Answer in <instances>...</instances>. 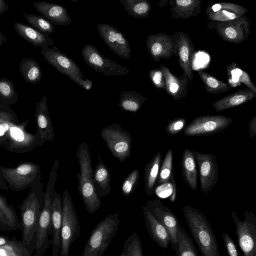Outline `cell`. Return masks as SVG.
<instances>
[{"label":"cell","mask_w":256,"mask_h":256,"mask_svg":"<svg viewBox=\"0 0 256 256\" xmlns=\"http://www.w3.org/2000/svg\"><path fill=\"white\" fill-rule=\"evenodd\" d=\"M232 119L222 115L202 116L194 119L186 128L184 134L202 136L223 131L232 123Z\"/></svg>","instance_id":"13"},{"label":"cell","mask_w":256,"mask_h":256,"mask_svg":"<svg viewBox=\"0 0 256 256\" xmlns=\"http://www.w3.org/2000/svg\"><path fill=\"white\" fill-rule=\"evenodd\" d=\"M14 29L21 38L35 46L42 48L54 44V41L50 36H46L26 24L16 22L14 24Z\"/></svg>","instance_id":"28"},{"label":"cell","mask_w":256,"mask_h":256,"mask_svg":"<svg viewBox=\"0 0 256 256\" xmlns=\"http://www.w3.org/2000/svg\"><path fill=\"white\" fill-rule=\"evenodd\" d=\"M100 135L112 156L123 162L130 156L132 138L120 124H113L103 128Z\"/></svg>","instance_id":"9"},{"label":"cell","mask_w":256,"mask_h":256,"mask_svg":"<svg viewBox=\"0 0 256 256\" xmlns=\"http://www.w3.org/2000/svg\"><path fill=\"white\" fill-rule=\"evenodd\" d=\"M222 236L228 256H240L235 243L230 235L226 233L223 232Z\"/></svg>","instance_id":"48"},{"label":"cell","mask_w":256,"mask_h":256,"mask_svg":"<svg viewBox=\"0 0 256 256\" xmlns=\"http://www.w3.org/2000/svg\"><path fill=\"white\" fill-rule=\"evenodd\" d=\"M244 220L236 212L231 214L236 226L238 244L244 256H256V214L252 211H245Z\"/></svg>","instance_id":"10"},{"label":"cell","mask_w":256,"mask_h":256,"mask_svg":"<svg viewBox=\"0 0 256 256\" xmlns=\"http://www.w3.org/2000/svg\"><path fill=\"white\" fill-rule=\"evenodd\" d=\"M8 238H9L8 236L0 234V246L4 245L8 241Z\"/></svg>","instance_id":"53"},{"label":"cell","mask_w":256,"mask_h":256,"mask_svg":"<svg viewBox=\"0 0 256 256\" xmlns=\"http://www.w3.org/2000/svg\"><path fill=\"white\" fill-rule=\"evenodd\" d=\"M0 188L4 190H7L9 188L6 182L1 175H0Z\"/></svg>","instance_id":"52"},{"label":"cell","mask_w":256,"mask_h":256,"mask_svg":"<svg viewBox=\"0 0 256 256\" xmlns=\"http://www.w3.org/2000/svg\"><path fill=\"white\" fill-rule=\"evenodd\" d=\"M82 55L86 64L94 70L106 76H126L130 73L128 68L103 56L96 47L91 44L85 45Z\"/></svg>","instance_id":"12"},{"label":"cell","mask_w":256,"mask_h":256,"mask_svg":"<svg viewBox=\"0 0 256 256\" xmlns=\"http://www.w3.org/2000/svg\"><path fill=\"white\" fill-rule=\"evenodd\" d=\"M201 0H170L172 18L186 20L196 16L201 12Z\"/></svg>","instance_id":"27"},{"label":"cell","mask_w":256,"mask_h":256,"mask_svg":"<svg viewBox=\"0 0 256 256\" xmlns=\"http://www.w3.org/2000/svg\"><path fill=\"white\" fill-rule=\"evenodd\" d=\"M8 4L3 0H0V15H2L8 9Z\"/></svg>","instance_id":"51"},{"label":"cell","mask_w":256,"mask_h":256,"mask_svg":"<svg viewBox=\"0 0 256 256\" xmlns=\"http://www.w3.org/2000/svg\"><path fill=\"white\" fill-rule=\"evenodd\" d=\"M22 14L34 28L45 36H50L54 32V24L43 16L26 12Z\"/></svg>","instance_id":"40"},{"label":"cell","mask_w":256,"mask_h":256,"mask_svg":"<svg viewBox=\"0 0 256 256\" xmlns=\"http://www.w3.org/2000/svg\"><path fill=\"white\" fill-rule=\"evenodd\" d=\"M249 138L256 136V114L248 122Z\"/></svg>","instance_id":"49"},{"label":"cell","mask_w":256,"mask_h":256,"mask_svg":"<svg viewBox=\"0 0 256 256\" xmlns=\"http://www.w3.org/2000/svg\"><path fill=\"white\" fill-rule=\"evenodd\" d=\"M194 151L184 149L181 162L182 173L185 182L194 190L198 188V171Z\"/></svg>","instance_id":"29"},{"label":"cell","mask_w":256,"mask_h":256,"mask_svg":"<svg viewBox=\"0 0 256 256\" xmlns=\"http://www.w3.org/2000/svg\"><path fill=\"white\" fill-rule=\"evenodd\" d=\"M120 222L118 213L109 214L92 231L81 256H102L116 236Z\"/></svg>","instance_id":"6"},{"label":"cell","mask_w":256,"mask_h":256,"mask_svg":"<svg viewBox=\"0 0 256 256\" xmlns=\"http://www.w3.org/2000/svg\"><path fill=\"white\" fill-rule=\"evenodd\" d=\"M76 156L80 169V173L76 174L78 180V192L87 212L92 214L100 208L101 200L96 194L94 184V170L86 142H82L79 145Z\"/></svg>","instance_id":"2"},{"label":"cell","mask_w":256,"mask_h":256,"mask_svg":"<svg viewBox=\"0 0 256 256\" xmlns=\"http://www.w3.org/2000/svg\"><path fill=\"white\" fill-rule=\"evenodd\" d=\"M61 246L58 256H69L70 246L80 234V224L72 198L65 188L62 196Z\"/></svg>","instance_id":"8"},{"label":"cell","mask_w":256,"mask_h":256,"mask_svg":"<svg viewBox=\"0 0 256 256\" xmlns=\"http://www.w3.org/2000/svg\"><path fill=\"white\" fill-rule=\"evenodd\" d=\"M0 256H32L31 252L21 240L8 238L7 242L0 246Z\"/></svg>","instance_id":"38"},{"label":"cell","mask_w":256,"mask_h":256,"mask_svg":"<svg viewBox=\"0 0 256 256\" xmlns=\"http://www.w3.org/2000/svg\"><path fill=\"white\" fill-rule=\"evenodd\" d=\"M28 120L19 122L10 106L0 104V146L8 151L22 154L38 146L36 134L26 130Z\"/></svg>","instance_id":"1"},{"label":"cell","mask_w":256,"mask_h":256,"mask_svg":"<svg viewBox=\"0 0 256 256\" xmlns=\"http://www.w3.org/2000/svg\"><path fill=\"white\" fill-rule=\"evenodd\" d=\"M178 56L179 64L184 72L192 82L193 80L192 62L194 54V44L188 34L178 32Z\"/></svg>","instance_id":"20"},{"label":"cell","mask_w":256,"mask_h":256,"mask_svg":"<svg viewBox=\"0 0 256 256\" xmlns=\"http://www.w3.org/2000/svg\"><path fill=\"white\" fill-rule=\"evenodd\" d=\"M145 224L152 239L160 247L168 248L170 238L168 230L151 213L146 206H142Z\"/></svg>","instance_id":"23"},{"label":"cell","mask_w":256,"mask_h":256,"mask_svg":"<svg viewBox=\"0 0 256 256\" xmlns=\"http://www.w3.org/2000/svg\"><path fill=\"white\" fill-rule=\"evenodd\" d=\"M18 100L13 82L6 78L0 80V104L10 106Z\"/></svg>","instance_id":"39"},{"label":"cell","mask_w":256,"mask_h":256,"mask_svg":"<svg viewBox=\"0 0 256 256\" xmlns=\"http://www.w3.org/2000/svg\"><path fill=\"white\" fill-rule=\"evenodd\" d=\"M33 6L42 16L53 24L66 26L72 22L66 9L60 4L37 2L33 3Z\"/></svg>","instance_id":"21"},{"label":"cell","mask_w":256,"mask_h":256,"mask_svg":"<svg viewBox=\"0 0 256 256\" xmlns=\"http://www.w3.org/2000/svg\"><path fill=\"white\" fill-rule=\"evenodd\" d=\"M178 39V32L174 35L164 33L148 35L146 44L150 56L156 62L170 58L174 54L177 56Z\"/></svg>","instance_id":"14"},{"label":"cell","mask_w":256,"mask_h":256,"mask_svg":"<svg viewBox=\"0 0 256 256\" xmlns=\"http://www.w3.org/2000/svg\"><path fill=\"white\" fill-rule=\"evenodd\" d=\"M256 98V92L246 88L234 92L218 100L212 105L217 112H222L244 104Z\"/></svg>","instance_id":"25"},{"label":"cell","mask_w":256,"mask_h":256,"mask_svg":"<svg viewBox=\"0 0 256 256\" xmlns=\"http://www.w3.org/2000/svg\"><path fill=\"white\" fill-rule=\"evenodd\" d=\"M120 256H125L122 252Z\"/></svg>","instance_id":"55"},{"label":"cell","mask_w":256,"mask_h":256,"mask_svg":"<svg viewBox=\"0 0 256 256\" xmlns=\"http://www.w3.org/2000/svg\"><path fill=\"white\" fill-rule=\"evenodd\" d=\"M139 170H132L126 178L122 186V192L126 196H130L134 191L139 180Z\"/></svg>","instance_id":"44"},{"label":"cell","mask_w":256,"mask_h":256,"mask_svg":"<svg viewBox=\"0 0 256 256\" xmlns=\"http://www.w3.org/2000/svg\"><path fill=\"white\" fill-rule=\"evenodd\" d=\"M170 182L172 184V194L170 197V200L172 202H174L176 198V184L174 178V175L172 176Z\"/></svg>","instance_id":"50"},{"label":"cell","mask_w":256,"mask_h":256,"mask_svg":"<svg viewBox=\"0 0 256 256\" xmlns=\"http://www.w3.org/2000/svg\"><path fill=\"white\" fill-rule=\"evenodd\" d=\"M44 184L41 182L31 188L30 192L19 206L20 210L21 241L28 248L37 230L44 207Z\"/></svg>","instance_id":"3"},{"label":"cell","mask_w":256,"mask_h":256,"mask_svg":"<svg viewBox=\"0 0 256 256\" xmlns=\"http://www.w3.org/2000/svg\"><path fill=\"white\" fill-rule=\"evenodd\" d=\"M41 52L47 62L60 73L67 76L72 81L84 78L78 66L56 46L42 47Z\"/></svg>","instance_id":"15"},{"label":"cell","mask_w":256,"mask_h":256,"mask_svg":"<svg viewBox=\"0 0 256 256\" xmlns=\"http://www.w3.org/2000/svg\"><path fill=\"white\" fill-rule=\"evenodd\" d=\"M192 236L202 256H220L212 229L204 214L190 206L182 209Z\"/></svg>","instance_id":"5"},{"label":"cell","mask_w":256,"mask_h":256,"mask_svg":"<svg viewBox=\"0 0 256 256\" xmlns=\"http://www.w3.org/2000/svg\"><path fill=\"white\" fill-rule=\"evenodd\" d=\"M98 162L94 170V180L96 194L100 198L108 195L110 190V174L101 157L98 154Z\"/></svg>","instance_id":"30"},{"label":"cell","mask_w":256,"mask_h":256,"mask_svg":"<svg viewBox=\"0 0 256 256\" xmlns=\"http://www.w3.org/2000/svg\"><path fill=\"white\" fill-rule=\"evenodd\" d=\"M97 29L100 37L114 53L124 59H130L132 48L128 40L121 31L104 23L98 24Z\"/></svg>","instance_id":"18"},{"label":"cell","mask_w":256,"mask_h":256,"mask_svg":"<svg viewBox=\"0 0 256 256\" xmlns=\"http://www.w3.org/2000/svg\"><path fill=\"white\" fill-rule=\"evenodd\" d=\"M146 206L168 230L170 243L178 256L177 232L180 226L178 218L171 210L164 206L158 198L149 200Z\"/></svg>","instance_id":"16"},{"label":"cell","mask_w":256,"mask_h":256,"mask_svg":"<svg viewBox=\"0 0 256 256\" xmlns=\"http://www.w3.org/2000/svg\"><path fill=\"white\" fill-rule=\"evenodd\" d=\"M206 14L207 18L210 21L218 22L230 21L238 18L242 16V15L224 10H220L217 12L206 10Z\"/></svg>","instance_id":"45"},{"label":"cell","mask_w":256,"mask_h":256,"mask_svg":"<svg viewBox=\"0 0 256 256\" xmlns=\"http://www.w3.org/2000/svg\"><path fill=\"white\" fill-rule=\"evenodd\" d=\"M164 78L166 90L175 100H180L188 94L189 80L183 72L182 76L178 77L172 73L169 68L162 64L160 66Z\"/></svg>","instance_id":"24"},{"label":"cell","mask_w":256,"mask_h":256,"mask_svg":"<svg viewBox=\"0 0 256 256\" xmlns=\"http://www.w3.org/2000/svg\"><path fill=\"white\" fill-rule=\"evenodd\" d=\"M122 252L125 256H143L141 242L136 232L124 241Z\"/></svg>","instance_id":"41"},{"label":"cell","mask_w":256,"mask_h":256,"mask_svg":"<svg viewBox=\"0 0 256 256\" xmlns=\"http://www.w3.org/2000/svg\"><path fill=\"white\" fill-rule=\"evenodd\" d=\"M186 120L183 118L172 120L167 125L166 132L170 135H175L180 132L186 125Z\"/></svg>","instance_id":"46"},{"label":"cell","mask_w":256,"mask_h":256,"mask_svg":"<svg viewBox=\"0 0 256 256\" xmlns=\"http://www.w3.org/2000/svg\"><path fill=\"white\" fill-rule=\"evenodd\" d=\"M126 13L136 18H147L151 10V4L146 0H120Z\"/></svg>","instance_id":"35"},{"label":"cell","mask_w":256,"mask_h":256,"mask_svg":"<svg viewBox=\"0 0 256 256\" xmlns=\"http://www.w3.org/2000/svg\"><path fill=\"white\" fill-rule=\"evenodd\" d=\"M20 72L26 82L36 84L42 77V72L38 62L32 58H24L20 62Z\"/></svg>","instance_id":"34"},{"label":"cell","mask_w":256,"mask_h":256,"mask_svg":"<svg viewBox=\"0 0 256 256\" xmlns=\"http://www.w3.org/2000/svg\"><path fill=\"white\" fill-rule=\"evenodd\" d=\"M22 229L12 204L8 203L6 198L0 194V231H12Z\"/></svg>","instance_id":"26"},{"label":"cell","mask_w":256,"mask_h":256,"mask_svg":"<svg viewBox=\"0 0 256 256\" xmlns=\"http://www.w3.org/2000/svg\"><path fill=\"white\" fill-rule=\"evenodd\" d=\"M162 154L158 152L154 157L146 165L144 172L145 192L148 196L154 193L156 179L158 176Z\"/></svg>","instance_id":"31"},{"label":"cell","mask_w":256,"mask_h":256,"mask_svg":"<svg viewBox=\"0 0 256 256\" xmlns=\"http://www.w3.org/2000/svg\"><path fill=\"white\" fill-rule=\"evenodd\" d=\"M0 175L8 188L15 192L31 188L41 182L40 166L32 162H24L14 168L0 166Z\"/></svg>","instance_id":"7"},{"label":"cell","mask_w":256,"mask_h":256,"mask_svg":"<svg viewBox=\"0 0 256 256\" xmlns=\"http://www.w3.org/2000/svg\"><path fill=\"white\" fill-rule=\"evenodd\" d=\"M149 76L156 88L166 90L164 78L160 68L154 69L150 71Z\"/></svg>","instance_id":"47"},{"label":"cell","mask_w":256,"mask_h":256,"mask_svg":"<svg viewBox=\"0 0 256 256\" xmlns=\"http://www.w3.org/2000/svg\"><path fill=\"white\" fill-rule=\"evenodd\" d=\"M62 196L54 192L52 204V239L51 240L52 256L59 255L61 246V229L62 220Z\"/></svg>","instance_id":"22"},{"label":"cell","mask_w":256,"mask_h":256,"mask_svg":"<svg viewBox=\"0 0 256 256\" xmlns=\"http://www.w3.org/2000/svg\"><path fill=\"white\" fill-rule=\"evenodd\" d=\"M220 10L230 12L242 16L244 15L247 12L246 8L236 4L228 2H220L214 4L207 7L206 10L210 12H217Z\"/></svg>","instance_id":"43"},{"label":"cell","mask_w":256,"mask_h":256,"mask_svg":"<svg viewBox=\"0 0 256 256\" xmlns=\"http://www.w3.org/2000/svg\"><path fill=\"white\" fill-rule=\"evenodd\" d=\"M35 118L38 146H42L45 142H51L54 138L53 124L48 112L47 98L45 96L36 104Z\"/></svg>","instance_id":"19"},{"label":"cell","mask_w":256,"mask_h":256,"mask_svg":"<svg viewBox=\"0 0 256 256\" xmlns=\"http://www.w3.org/2000/svg\"><path fill=\"white\" fill-rule=\"evenodd\" d=\"M251 22L245 15L234 20L218 22L210 21L207 26L214 29L224 40L235 44L244 41L250 32Z\"/></svg>","instance_id":"11"},{"label":"cell","mask_w":256,"mask_h":256,"mask_svg":"<svg viewBox=\"0 0 256 256\" xmlns=\"http://www.w3.org/2000/svg\"><path fill=\"white\" fill-rule=\"evenodd\" d=\"M178 256H198L196 247L188 233L180 226L177 232Z\"/></svg>","instance_id":"37"},{"label":"cell","mask_w":256,"mask_h":256,"mask_svg":"<svg viewBox=\"0 0 256 256\" xmlns=\"http://www.w3.org/2000/svg\"><path fill=\"white\" fill-rule=\"evenodd\" d=\"M228 84L235 88L243 83L248 88L256 92V86L252 82L249 74L238 66V64L232 62L227 66Z\"/></svg>","instance_id":"32"},{"label":"cell","mask_w":256,"mask_h":256,"mask_svg":"<svg viewBox=\"0 0 256 256\" xmlns=\"http://www.w3.org/2000/svg\"><path fill=\"white\" fill-rule=\"evenodd\" d=\"M60 167L58 160H54L50 173L46 190L44 193V207L40 214L35 236V255L43 256L50 246L48 237L52 232V204L54 187Z\"/></svg>","instance_id":"4"},{"label":"cell","mask_w":256,"mask_h":256,"mask_svg":"<svg viewBox=\"0 0 256 256\" xmlns=\"http://www.w3.org/2000/svg\"><path fill=\"white\" fill-rule=\"evenodd\" d=\"M194 152L198 166L200 188L206 194L212 190L218 180L219 172L216 156L196 151Z\"/></svg>","instance_id":"17"},{"label":"cell","mask_w":256,"mask_h":256,"mask_svg":"<svg viewBox=\"0 0 256 256\" xmlns=\"http://www.w3.org/2000/svg\"><path fill=\"white\" fill-rule=\"evenodd\" d=\"M198 73L205 86L206 92L209 94H220L232 88L228 82L218 79L207 72L198 70Z\"/></svg>","instance_id":"36"},{"label":"cell","mask_w":256,"mask_h":256,"mask_svg":"<svg viewBox=\"0 0 256 256\" xmlns=\"http://www.w3.org/2000/svg\"><path fill=\"white\" fill-rule=\"evenodd\" d=\"M172 150L169 149L166 152L162 165L160 169L158 183L162 184L170 180L172 174Z\"/></svg>","instance_id":"42"},{"label":"cell","mask_w":256,"mask_h":256,"mask_svg":"<svg viewBox=\"0 0 256 256\" xmlns=\"http://www.w3.org/2000/svg\"><path fill=\"white\" fill-rule=\"evenodd\" d=\"M147 98L135 91H122L120 94L119 106L124 111L136 112Z\"/></svg>","instance_id":"33"},{"label":"cell","mask_w":256,"mask_h":256,"mask_svg":"<svg viewBox=\"0 0 256 256\" xmlns=\"http://www.w3.org/2000/svg\"><path fill=\"white\" fill-rule=\"evenodd\" d=\"M7 41L6 38H5L4 36L2 34V33L0 32V46H1L4 42Z\"/></svg>","instance_id":"54"}]
</instances>
